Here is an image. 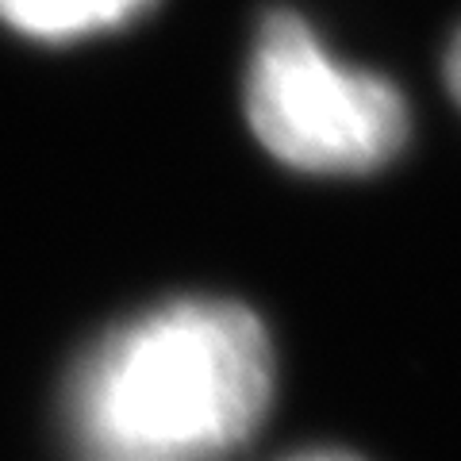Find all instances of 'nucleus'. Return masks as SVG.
Returning <instances> with one entry per match:
<instances>
[{"instance_id":"nucleus-3","label":"nucleus","mask_w":461,"mask_h":461,"mask_svg":"<svg viewBox=\"0 0 461 461\" xmlns=\"http://www.w3.org/2000/svg\"><path fill=\"white\" fill-rule=\"evenodd\" d=\"M154 0H0V20L32 39H81L131 23Z\"/></svg>"},{"instance_id":"nucleus-5","label":"nucleus","mask_w":461,"mask_h":461,"mask_svg":"<svg viewBox=\"0 0 461 461\" xmlns=\"http://www.w3.org/2000/svg\"><path fill=\"white\" fill-rule=\"evenodd\" d=\"M293 461H357V457H350V454H300Z\"/></svg>"},{"instance_id":"nucleus-1","label":"nucleus","mask_w":461,"mask_h":461,"mask_svg":"<svg viewBox=\"0 0 461 461\" xmlns=\"http://www.w3.org/2000/svg\"><path fill=\"white\" fill-rule=\"evenodd\" d=\"M269 400L262 320L230 300H173L96 346L74 384V420L115 461H204L247 442Z\"/></svg>"},{"instance_id":"nucleus-2","label":"nucleus","mask_w":461,"mask_h":461,"mask_svg":"<svg viewBox=\"0 0 461 461\" xmlns=\"http://www.w3.org/2000/svg\"><path fill=\"white\" fill-rule=\"evenodd\" d=\"M247 115L273 158L304 173H369L408 139L393 81L335 62L296 12H269L247 69Z\"/></svg>"},{"instance_id":"nucleus-4","label":"nucleus","mask_w":461,"mask_h":461,"mask_svg":"<svg viewBox=\"0 0 461 461\" xmlns=\"http://www.w3.org/2000/svg\"><path fill=\"white\" fill-rule=\"evenodd\" d=\"M446 81H450V93H454V100L461 104V32L450 42V54H446Z\"/></svg>"}]
</instances>
